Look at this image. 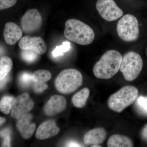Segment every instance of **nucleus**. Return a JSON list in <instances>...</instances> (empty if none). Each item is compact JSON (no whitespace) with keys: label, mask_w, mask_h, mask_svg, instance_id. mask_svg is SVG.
Instances as JSON below:
<instances>
[{"label":"nucleus","mask_w":147,"mask_h":147,"mask_svg":"<svg viewBox=\"0 0 147 147\" xmlns=\"http://www.w3.org/2000/svg\"><path fill=\"white\" fill-rule=\"evenodd\" d=\"M34 102L27 93H24L14 98L11 111V115L18 119L24 114L28 113L33 108Z\"/></svg>","instance_id":"9"},{"label":"nucleus","mask_w":147,"mask_h":147,"mask_svg":"<svg viewBox=\"0 0 147 147\" xmlns=\"http://www.w3.org/2000/svg\"><path fill=\"white\" fill-rule=\"evenodd\" d=\"M107 135V131L105 129L102 127L93 129L85 134L84 138V144L92 146L100 145L105 141Z\"/></svg>","instance_id":"15"},{"label":"nucleus","mask_w":147,"mask_h":147,"mask_svg":"<svg viewBox=\"0 0 147 147\" xmlns=\"http://www.w3.org/2000/svg\"><path fill=\"white\" fill-rule=\"evenodd\" d=\"M12 65V61L10 58L3 57L0 59V81L8 75Z\"/></svg>","instance_id":"18"},{"label":"nucleus","mask_w":147,"mask_h":147,"mask_svg":"<svg viewBox=\"0 0 147 147\" xmlns=\"http://www.w3.org/2000/svg\"><path fill=\"white\" fill-rule=\"evenodd\" d=\"M42 24V16L35 9L27 11L21 20V29L26 34L36 32L41 28Z\"/></svg>","instance_id":"8"},{"label":"nucleus","mask_w":147,"mask_h":147,"mask_svg":"<svg viewBox=\"0 0 147 147\" xmlns=\"http://www.w3.org/2000/svg\"><path fill=\"white\" fill-rule=\"evenodd\" d=\"M67 146L68 147H81V145L79 144L74 142H69Z\"/></svg>","instance_id":"30"},{"label":"nucleus","mask_w":147,"mask_h":147,"mask_svg":"<svg viewBox=\"0 0 147 147\" xmlns=\"http://www.w3.org/2000/svg\"><path fill=\"white\" fill-rule=\"evenodd\" d=\"M96 7L100 16L105 21H116L123 15V11L114 0H97Z\"/></svg>","instance_id":"7"},{"label":"nucleus","mask_w":147,"mask_h":147,"mask_svg":"<svg viewBox=\"0 0 147 147\" xmlns=\"http://www.w3.org/2000/svg\"><path fill=\"white\" fill-rule=\"evenodd\" d=\"M91 147H101V146H99V145H94V146H92Z\"/></svg>","instance_id":"32"},{"label":"nucleus","mask_w":147,"mask_h":147,"mask_svg":"<svg viewBox=\"0 0 147 147\" xmlns=\"http://www.w3.org/2000/svg\"><path fill=\"white\" fill-rule=\"evenodd\" d=\"M64 34L67 39L79 45H90L94 40L92 29L84 22L75 19H69L65 24Z\"/></svg>","instance_id":"2"},{"label":"nucleus","mask_w":147,"mask_h":147,"mask_svg":"<svg viewBox=\"0 0 147 147\" xmlns=\"http://www.w3.org/2000/svg\"><path fill=\"white\" fill-rule=\"evenodd\" d=\"M0 52H1V50H0Z\"/></svg>","instance_id":"34"},{"label":"nucleus","mask_w":147,"mask_h":147,"mask_svg":"<svg viewBox=\"0 0 147 147\" xmlns=\"http://www.w3.org/2000/svg\"><path fill=\"white\" fill-rule=\"evenodd\" d=\"M51 77V74L47 70H37L32 74L33 84H44L50 80Z\"/></svg>","instance_id":"19"},{"label":"nucleus","mask_w":147,"mask_h":147,"mask_svg":"<svg viewBox=\"0 0 147 147\" xmlns=\"http://www.w3.org/2000/svg\"><path fill=\"white\" fill-rule=\"evenodd\" d=\"M107 146L108 147H131L134 146V144L132 140L129 137L116 134L109 138Z\"/></svg>","instance_id":"16"},{"label":"nucleus","mask_w":147,"mask_h":147,"mask_svg":"<svg viewBox=\"0 0 147 147\" xmlns=\"http://www.w3.org/2000/svg\"><path fill=\"white\" fill-rule=\"evenodd\" d=\"M6 119L5 118L0 117V126H1L2 124H3V123H4Z\"/></svg>","instance_id":"31"},{"label":"nucleus","mask_w":147,"mask_h":147,"mask_svg":"<svg viewBox=\"0 0 147 147\" xmlns=\"http://www.w3.org/2000/svg\"><path fill=\"white\" fill-rule=\"evenodd\" d=\"M14 97L10 96H5L0 101V111L5 115L10 113L12 108Z\"/></svg>","instance_id":"20"},{"label":"nucleus","mask_w":147,"mask_h":147,"mask_svg":"<svg viewBox=\"0 0 147 147\" xmlns=\"http://www.w3.org/2000/svg\"><path fill=\"white\" fill-rule=\"evenodd\" d=\"M32 119L31 114L28 113L17 119L16 127L24 139H30L34 133L36 125L35 124L32 122Z\"/></svg>","instance_id":"11"},{"label":"nucleus","mask_w":147,"mask_h":147,"mask_svg":"<svg viewBox=\"0 0 147 147\" xmlns=\"http://www.w3.org/2000/svg\"><path fill=\"white\" fill-rule=\"evenodd\" d=\"M67 100L62 96L54 95L50 98L44 107L45 114L48 116H53L65 110Z\"/></svg>","instance_id":"12"},{"label":"nucleus","mask_w":147,"mask_h":147,"mask_svg":"<svg viewBox=\"0 0 147 147\" xmlns=\"http://www.w3.org/2000/svg\"><path fill=\"white\" fill-rule=\"evenodd\" d=\"M19 82L23 87H29L33 83L32 74L28 72H23L19 77Z\"/></svg>","instance_id":"23"},{"label":"nucleus","mask_w":147,"mask_h":147,"mask_svg":"<svg viewBox=\"0 0 147 147\" xmlns=\"http://www.w3.org/2000/svg\"><path fill=\"white\" fill-rule=\"evenodd\" d=\"M18 45L22 50H32L39 55L44 54L47 50L45 41L39 36H24L19 41Z\"/></svg>","instance_id":"10"},{"label":"nucleus","mask_w":147,"mask_h":147,"mask_svg":"<svg viewBox=\"0 0 147 147\" xmlns=\"http://www.w3.org/2000/svg\"><path fill=\"white\" fill-rule=\"evenodd\" d=\"M122 59V56L118 51H107L94 66L93 71L95 76L99 79H111L119 70Z\"/></svg>","instance_id":"1"},{"label":"nucleus","mask_w":147,"mask_h":147,"mask_svg":"<svg viewBox=\"0 0 147 147\" xmlns=\"http://www.w3.org/2000/svg\"><path fill=\"white\" fill-rule=\"evenodd\" d=\"M9 80V76L8 75H7L4 79L0 81V90H2L4 88L6 84L8 82Z\"/></svg>","instance_id":"29"},{"label":"nucleus","mask_w":147,"mask_h":147,"mask_svg":"<svg viewBox=\"0 0 147 147\" xmlns=\"http://www.w3.org/2000/svg\"><path fill=\"white\" fill-rule=\"evenodd\" d=\"M137 102L141 108L147 112V98L140 96L138 98Z\"/></svg>","instance_id":"26"},{"label":"nucleus","mask_w":147,"mask_h":147,"mask_svg":"<svg viewBox=\"0 0 147 147\" xmlns=\"http://www.w3.org/2000/svg\"><path fill=\"white\" fill-rule=\"evenodd\" d=\"M117 31L121 39L126 42L136 41L140 34L139 22L135 16L127 14L119 20Z\"/></svg>","instance_id":"6"},{"label":"nucleus","mask_w":147,"mask_h":147,"mask_svg":"<svg viewBox=\"0 0 147 147\" xmlns=\"http://www.w3.org/2000/svg\"><path fill=\"white\" fill-rule=\"evenodd\" d=\"M59 131L55 121L50 120L40 125L37 129L36 137L39 140H44L57 135Z\"/></svg>","instance_id":"13"},{"label":"nucleus","mask_w":147,"mask_h":147,"mask_svg":"<svg viewBox=\"0 0 147 147\" xmlns=\"http://www.w3.org/2000/svg\"><path fill=\"white\" fill-rule=\"evenodd\" d=\"M17 0H0V10L10 8L16 4Z\"/></svg>","instance_id":"25"},{"label":"nucleus","mask_w":147,"mask_h":147,"mask_svg":"<svg viewBox=\"0 0 147 147\" xmlns=\"http://www.w3.org/2000/svg\"></svg>","instance_id":"33"},{"label":"nucleus","mask_w":147,"mask_h":147,"mask_svg":"<svg viewBox=\"0 0 147 147\" xmlns=\"http://www.w3.org/2000/svg\"><path fill=\"white\" fill-rule=\"evenodd\" d=\"M38 54L31 50H22L21 55L22 59L28 63H32L36 60Z\"/></svg>","instance_id":"22"},{"label":"nucleus","mask_w":147,"mask_h":147,"mask_svg":"<svg viewBox=\"0 0 147 147\" xmlns=\"http://www.w3.org/2000/svg\"><path fill=\"white\" fill-rule=\"evenodd\" d=\"M141 136L142 139H144L145 141H147V124L145 125L142 129L141 131Z\"/></svg>","instance_id":"28"},{"label":"nucleus","mask_w":147,"mask_h":147,"mask_svg":"<svg viewBox=\"0 0 147 147\" xmlns=\"http://www.w3.org/2000/svg\"><path fill=\"white\" fill-rule=\"evenodd\" d=\"M83 78L82 74L75 69H68L62 71L55 79L57 90L63 94L73 93L82 86Z\"/></svg>","instance_id":"4"},{"label":"nucleus","mask_w":147,"mask_h":147,"mask_svg":"<svg viewBox=\"0 0 147 147\" xmlns=\"http://www.w3.org/2000/svg\"><path fill=\"white\" fill-rule=\"evenodd\" d=\"M143 67L141 56L136 52L130 51L122 57L119 70L126 81L132 82L139 76Z\"/></svg>","instance_id":"5"},{"label":"nucleus","mask_w":147,"mask_h":147,"mask_svg":"<svg viewBox=\"0 0 147 147\" xmlns=\"http://www.w3.org/2000/svg\"><path fill=\"white\" fill-rule=\"evenodd\" d=\"M11 129L7 128L0 131V137L3 138L2 147H10Z\"/></svg>","instance_id":"24"},{"label":"nucleus","mask_w":147,"mask_h":147,"mask_svg":"<svg viewBox=\"0 0 147 147\" xmlns=\"http://www.w3.org/2000/svg\"><path fill=\"white\" fill-rule=\"evenodd\" d=\"M139 91L136 87L127 86L110 96L108 105L110 110L121 113L137 99Z\"/></svg>","instance_id":"3"},{"label":"nucleus","mask_w":147,"mask_h":147,"mask_svg":"<svg viewBox=\"0 0 147 147\" xmlns=\"http://www.w3.org/2000/svg\"><path fill=\"white\" fill-rule=\"evenodd\" d=\"M90 91L88 88H84L75 94L71 99L74 105L76 108H83L86 103L89 96Z\"/></svg>","instance_id":"17"},{"label":"nucleus","mask_w":147,"mask_h":147,"mask_svg":"<svg viewBox=\"0 0 147 147\" xmlns=\"http://www.w3.org/2000/svg\"><path fill=\"white\" fill-rule=\"evenodd\" d=\"M48 88L47 84H34V89L36 93H41L43 91L47 89Z\"/></svg>","instance_id":"27"},{"label":"nucleus","mask_w":147,"mask_h":147,"mask_svg":"<svg viewBox=\"0 0 147 147\" xmlns=\"http://www.w3.org/2000/svg\"><path fill=\"white\" fill-rule=\"evenodd\" d=\"M23 35V31L17 24L8 22L5 24L3 36L5 42L9 45H14Z\"/></svg>","instance_id":"14"},{"label":"nucleus","mask_w":147,"mask_h":147,"mask_svg":"<svg viewBox=\"0 0 147 147\" xmlns=\"http://www.w3.org/2000/svg\"><path fill=\"white\" fill-rule=\"evenodd\" d=\"M71 48L70 43L68 41H64L62 45L57 46L52 52V55L54 57L61 56L64 53L67 52Z\"/></svg>","instance_id":"21"}]
</instances>
